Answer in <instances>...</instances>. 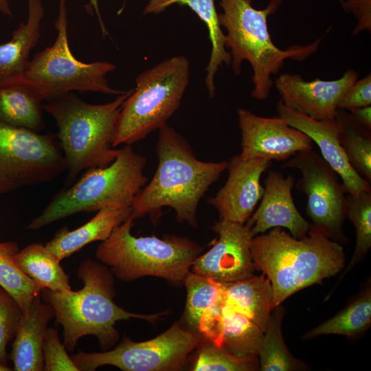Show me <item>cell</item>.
I'll use <instances>...</instances> for the list:
<instances>
[{
    "label": "cell",
    "mask_w": 371,
    "mask_h": 371,
    "mask_svg": "<svg viewBox=\"0 0 371 371\" xmlns=\"http://www.w3.org/2000/svg\"><path fill=\"white\" fill-rule=\"evenodd\" d=\"M370 323L371 290L369 286L334 317L306 332L303 339L328 334L352 337L363 332Z\"/></svg>",
    "instance_id": "obj_28"
},
{
    "label": "cell",
    "mask_w": 371,
    "mask_h": 371,
    "mask_svg": "<svg viewBox=\"0 0 371 371\" xmlns=\"http://www.w3.org/2000/svg\"><path fill=\"white\" fill-rule=\"evenodd\" d=\"M53 317L52 306L39 293L34 297L28 312L23 315L14 337L10 355L13 370H43L44 340L47 324Z\"/></svg>",
    "instance_id": "obj_19"
},
{
    "label": "cell",
    "mask_w": 371,
    "mask_h": 371,
    "mask_svg": "<svg viewBox=\"0 0 371 371\" xmlns=\"http://www.w3.org/2000/svg\"><path fill=\"white\" fill-rule=\"evenodd\" d=\"M264 331L258 355L262 371H293L304 370L305 364L294 357L287 349L282 333L284 308L280 304L272 309Z\"/></svg>",
    "instance_id": "obj_27"
},
{
    "label": "cell",
    "mask_w": 371,
    "mask_h": 371,
    "mask_svg": "<svg viewBox=\"0 0 371 371\" xmlns=\"http://www.w3.org/2000/svg\"><path fill=\"white\" fill-rule=\"evenodd\" d=\"M66 170L55 135L0 122V194L53 181Z\"/></svg>",
    "instance_id": "obj_11"
},
{
    "label": "cell",
    "mask_w": 371,
    "mask_h": 371,
    "mask_svg": "<svg viewBox=\"0 0 371 371\" xmlns=\"http://www.w3.org/2000/svg\"><path fill=\"white\" fill-rule=\"evenodd\" d=\"M57 34L54 44L30 59L23 76L41 90L45 101L78 91L119 95L124 91L112 88L106 78L115 69L106 61L83 63L72 54L68 41L66 0H59L54 24Z\"/></svg>",
    "instance_id": "obj_9"
},
{
    "label": "cell",
    "mask_w": 371,
    "mask_h": 371,
    "mask_svg": "<svg viewBox=\"0 0 371 371\" xmlns=\"http://www.w3.org/2000/svg\"><path fill=\"white\" fill-rule=\"evenodd\" d=\"M308 234L296 238L281 227H274L251 239L255 269L271 284L272 309L293 293L337 275L344 267L341 243L313 230Z\"/></svg>",
    "instance_id": "obj_2"
},
{
    "label": "cell",
    "mask_w": 371,
    "mask_h": 371,
    "mask_svg": "<svg viewBox=\"0 0 371 371\" xmlns=\"http://www.w3.org/2000/svg\"><path fill=\"white\" fill-rule=\"evenodd\" d=\"M371 104V75L357 80L341 97L338 109L351 111Z\"/></svg>",
    "instance_id": "obj_36"
},
{
    "label": "cell",
    "mask_w": 371,
    "mask_h": 371,
    "mask_svg": "<svg viewBox=\"0 0 371 371\" xmlns=\"http://www.w3.org/2000/svg\"><path fill=\"white\" fill-rule=\"evenodd\" d=\"M271 165V161L261 158L245 160L239 155L232 157L227 181L207 200L217 210L220 220L240 224L249 220L264 193L260 177Z\"/></svg>",
    "instance_id": "obj_15"
},
{
    "label": "cell",
    "mask_w": 371,
    "mask_h": 371,
    "mask_svg": "<svg viewBox=\"0 0 371 371\" xmlns=\"http://www.w3.org/2000/svg\"><path fill=\"white\" fill-rule=\"evenodd\" d=\"M339 125V141L352 167L371 180V134L345 110L338 109L335 116Z\"/></svg>",
    "instance_id": "obj_29"
},
{
    "label": "cell",
    "mask_w": 371,
    "mask_h": 371,
    "mask_svg": "<svg viewBox=\"0 0 371 371\" xmlns=\"http://www.w3.org/2000/svg\"><path fill=\"white\" fill-rule=\"evenodd\" d=\"M23 313L15 299L0 286V363L7 366L8 344L14 339Z\"/></svg>",
    "instance_id": "obj_34"
},
{
    "label": "cell",
    "mask_w": 371,
    "mask_h": 371,
    "mask_svg": "<svg viewBox=\"0 0 371 371\" xmlns=\"http://www.w3.org/2000/svg\"><path fill=\"white\" fill-rule=\"evenodd\" d=\"M133 89L124 91L109 102L88 103L74 92L43 103L44 111L55 120L56 137L66 163L67 184L84 170L105 167L120 149L111 142L122 106Z\"/></svg>",
    "instance_id": "obj_5"
},
{
    "label": "cell",
    "mask_w": 371,
    "mask_h": 371,
    "mask_svg": "<svg viewBox=\"0 0 371 371\" xmlns=\"http://www.w3.org/2000/svg\"><path fill=\"white\" fill-rule=\"evenodd\" d=\"M341 8L352 12L357 20L353 35L362 31L371 32V0H339Z\"/></svg>",
    "instance_id": "obj_37"
},
{
    "label": "cell",
    "mask_w": 371,
    "mask_h": 371,
    "mask_svg": "<svg viewBox=\"0 0 371 371\" xmlns=\"http://www.w3.org/2000/svg\"><path fill=\"white\" fill-rule=\"evenodd\" d=\"M352 117L361 126L371 130V106H366L350 111Z\"/></svg>",
    "instance_id": "obj_38"
},
{
    "label": "cell",
    "mask_w": 371,
    "mask_h": 371,
    "mask_svg": "<svg viewBox=\"0 0 371 371\" xmlns=\"http://www.w3.org/2000/svg\"><path fill=\"white\" fill-rule=\"evenodd\" d=\"M278 116L290 126L307 135L320 150V155L342 181L346 194L354 195L371 190L368 181L350 164L339 141V125L336 117L315 120L286 106L280 100Z\"/></svg>",
    "instance_id": "obj_17"
},
{
    "label": "cell",
    "mask_w": 371,
    "mask_h": 371,
    "mask_svg": "<svg viewBox=\"0 0 371 371\" xmlns=\"http://www.w3.org/2000/svg\"><path fill=\"white\" fill-rule=\"evenodd\" d=\"M183 282L187 292L185 320L192 330L199 332V322L203 314L221 301L222 287L220 282L191 270Z\"/></svg>",
    "instance_id": "obj_31"
},
{
    "label": "cell",
    "mask_w": 371,
    "mask_h": 371,
    "mask_svg": "<svg viewBox=\"0 0 371 371\" xmlns=\"http://www.w3.org/2000/svg\"><path fill=\"white\" fill-rule=\"evenodd\" d=\"M131 216L97 247L95 257L123 282L155 276L174 284L183 282L202 248L184 237H135Z\"/></svg>",
    "instance_id": "obj_7"
},
{
    "label": "cell",
    "mask_w": 371,
    "mask_h": 371,
    "mask_svg": "<svg viewBox=\"0 0 371 371\" xmlns=\"http://www.w3.org/2000/svg\"><path fill=\"white\" fill-rule=\"evenodd\" d=\"M223 304L239 312L265 330L272 311L273 291L264 275L255 276L235 282L220 283Z\"/></svg>",
    "instance_id": "obj_25"
},
{
    "label": "cell",
    "mask_w": 371,
    "mask_h": 371,
    "mask_svg": "<svg viewBox=\"0 0 371 371\" xmlns=\"http://www.w3.org/2000/svg\"><path fill=\"white\" fill-rule=\"evenodd\" d=\"M282 0H271L262 10L256 9L252 0H220L223 12L218 14L221 27L225 28V47L229 49L230 66L236 75L247 60L253 74L251 96L265 100L273 85L271 76L277 74L291 58L302 60L318 49L322 37L307 45H293L286 49L278 48L272 41L267 26V18L280 8Z\"/></svg>",
    "instance_id": "obj_4"
},
{
    "label": "cell",
    "mask_w": 371,
    "mask_h": 371,
    "mask_svg": "<svg viewBox=\"0 0 371 371\" xmlns=\"http://www.w3.org/2000/svg\"><path fill=\"white\" fill-rule=\"evenodd\" d=\"M28 14L26 22L21 23L12 33L11 39L0 45V82L23 75L32 50L41 38V27L44 18L41 0H27Z\"/></svg>",
    "instance_id": "obj_23"
},
{
    "label": "cell",
    "mask_w": 371,
    "mask_h": 371,
    "mask_svg": "<svg viewBox=\"0 0 371 371\" xmlns=\"http://www.w3.org/2000/svg\"><path fill=\"white\" fill-rule=\"evenodd\" d=\"M282 167L296 169L301 174L296 189L306 196L310 230L339 243H347L342 229L346 218V192L337 172L313 150L297 153Z\"/></svg>",
    "instance_id": "obj_12"
},
{
    "label": "cell",
    "mask_w": 371,
    "mask_h": 371,
    "mask_svg": "<svg viewBox=\"0 0 371 371\" xmlns=\"http://www.w3.org/2000/svg\"><path fill=\"white\" fill-rule=\"evenodd\" d=\"M294 178L270 170L265 181L264 193L256 211L249 218L253 236L274 227L289 229L292 236L301 238L311 229V223L300 214L292 196Z\"/></svg>",
    "instance_id": "obj_18"
},
{
    "label": "cell",
    "mask_w": 371,
    "mask_h": 371,
    "mask_svg": "<svg viewBox=\"0 0 371 371\" xmlns=\"http://www.w3.org/2000/svg\"><path fill=\"white\" fill-rule=\"evenodd\" d=\"M264 331L246 315L221 303L216 324L208 339L238 359H257Z\"/></svg>",
    "instance_id": "obj_24"
},
{
    "label": "cell",
    "mask_w": 371,
    "mask_h": 371,
    "mask_svg": "<svg viewBox=\"0 0 371 371\" xmlns=\"http://www.w3.org/2000/svg\"><path fill=\"white\" fill-rule=\"evenodd\" d=\"M358 77L352 69L334 80L306 81L299 74L284 73L276 79L275 86L286 106L313 119L324 120L335 117L341 97Z\"/></svg>",
    "instance_id": "obj_16"
},
{
    "label": "cell",
    "mask_w": 371,
    "mask_h": 371,
    "mask_svg": "<svg viewBox=\"0 0 371 371\" xmlns=\"http://www.w3.org/2000/svg\"><path fill=\"white\" fill-rule=\"evenodd\" d=\"M19 251L16 242L0 240V286L15 299L25 314L42 289L15 263L14 258Z\"/></svg>",
    "instance_id": "obj_30"
},
{
    "label": "cell",
    "mask_w": 371,
    "mask_h": 371,
    "mask_svg": "<svg viewBox=\"0 0 371 371\" xmlns=\"http://www.w3.org/2000/svg\"><path fill=\"white\" fill-rule=\"evenodd\" d=\"M10 370H13V369H12L10 367L6 365L0 363V371H10Z\"/></svg>",
    "instance_id": "obj_41"
},
{
    "label": "cell",
    "mask_w": 371,
    "mask_h": 371,
    "mask_svg": "<svg viewBox=\"0 0 371 371\" xmlns=\"http://www.w3.org/2000/svg\"><path fill=\"white\" fill-rule=\"evenodd\" d=\"M346 217L355 227L356 244L354 254L340 280L365 256L371 247V190L346 196Z\"/></svg>",
    "instance_id": "obj_32"
},
{
    "label": "cell",
    "mask_w": 371,
    "mask_h": 371,
    "mask_svg": "<svg viewBox=\"0 0 371 371\" xmlns=\"http://www.w3.org/2000/svg\"><path fill=\"white\" fill-rule=\"evenodd\" d=\"M157 155V170L135 196L131 216L135 220L148 214L154 221L164 207H169L179 223L196 227L199 201L227 169L228 161L199 160L187 141L167 124L159 129Z\"/></svg>",
    "instance_id": "obj_1"
},
{
    "label": "cell",
    "mask_w": 371,
    "mask_h": 371,
    "mask_svg": "<svg viewBox=\"0 0 371 371\" xmlns=\"http://www.w3.org/2000/svg\"><path fill=\"white\" fill-rule=\"evenodd\" d=\"M205 339L199 332L186 330L175 322L150 340L137 342L124 336L110 350L100 352L80 350L70 357L80 371H93L105 365L124 371L179 370L188 355Z\"/></svg>",
    "instance_id": "obj_10"
},
{
    "label": "cell",
    "mask_w": 371,
    "mask_h": 371,
    "mask_svg": "<svg viewBox=\"0 0 371 371\" xmlns=\"http://www.w3.org/2000/svg\"><path fill=\"white\" fill-rule=\"evenodd\" d=\"M189 80L190 63L184 56L166 58L139 74L122 106L111 146L131 145L166 124Z\"/></svg>",
    "instance_id": "obj_8"
},
{
    "label": "cell",
    "mask_w": 371,
    "mask_h": 371,
    "mask_svg": "<svg viewBox=\"0 0 371 371\" xmlns=\"http://www.w3.org/2000/svg\"><path fill=\"white\" fill-rule=\"evenodd\" d=\"M89 10H90L91 13L93 12V10L96 13V15L98 16V22H99L100 27V29H101L103 36H107L108 35V32H107V30L106 29V27H105L104 23L103 22L102 16L100 14V10H99V6H98V0H89Z\"/></svg>",
    "instance_id": "obj_39"
},
{
    "label": "cell",
    "mask_w": 371,
    "mask_h": 371,
    "mask_svg": "<svg viewBox=\"0 0 371 371\" xmlns=\"http://www.w3.org/2000/svg\"><path fill=\"white\" fill-rule=\"evenodd\" d=\"M146 165L144 156L125 145L109 165L86 170L74 184L57 192L26 228L38 229L67 216L106 207H131L146 184Z\"/></svg>",
    "instance_id": "obj_6"
},
{
    "label": "cell",
    "mask_w": 371,
    "mask_h": 371,
    "mask_svg": "<svg viewBox=\"0 0 371 371\" xmlns=\"http://www.w3.org/2000/svg\"><path fill=\"white\" fill-rule=\"evenodd\" d=\"M67 352L60 339L58 330L47 328L43 344V370L79 371Z\"/></svg>",
    "instance_id": "obj_35"
},
{
    "label": "cell",
    "mask_w": 371,
    "mask_h": 371,
    "mask_svg": "<svg viewBox=\"0 0 371 371\" xmlns=\"http://www.w3.org/2000/svg\"><path fill=\"white\" fill-rule=\"evenodd\" d=\"M252 224L219 220L212 226L217 234L212 247L199 255L191 267L192 272L220 283L235 282L254 275L251 251Z\"/></svg>",
    "instance_id": "obj_13"
},
{
    "label": "cell",
    "mask_w": 371,
    "mask_h": 371,
    "mask_svg": "<svg viewBox=\"0 0 371 371\" xmlns=\"http://www.w3.org/2000/svg\"><path fill=\"white\" fill-rule=\"evenodd\" d=\"M194 371H249L258 368V359H238L212 341L205 339L198 347Z\"/></svg>",
    "instance_id": "obj_33"
},
{
    "label": "cell",
    "mask_w": 371,
    "mask_h": 371,
    "mask_svg": "<svg viewBox=\"0 0 371 371\" xmlns=\"http://www.w3.org/2000/svg\"><path fill=\"white\" fill-rule=\"evenodd\" d=\"M14 262L42 290H71L69 276L60 266V260L40 243L27 245L15 254Z\"/></svg>",
    "instance_id": "obj_26"
},
{
    "label": "cell",
    "mask_w": 371,
    "mask_h": 371,
    "mask_svg": "<svg viewBox=\"0 0 371 371\" xmlns=\"http://www.w3.org/2000/svg\"><path fill=\"white\" fill-rule=\"evenodd\" d=\"M131 207H106L79 227L70 230L67 226L59 229L45 246L59 260L70 256L87 245L104 241L113 230L131 216Z\"/></svg>",
    "instance_id": "obj_21"
},
{
    "label": "cell",
    "mask_w": 371,
    "mask_h": 371,
    "mask_svg": "<svg viewBox=\"0 0 371 371\" xmlns=\"http://www.w3.org/2000/svg\"><path fill=\"white\" fill-rule=\"evenodd\" d=\"M0 12L7 16H12L8 0H0Z\"/></svg>",
    "instance_id": "obj_40"
},
{
    "label": "cell",
    "mask_w": 371,
    "mask_h": 371,
    "mask_svg": "<svg viewBox=\"0 0 371 371\" xmlns=\"http://www.w3.org/2000/svg\"><path fill=\"white\" fill-rule=\"evenodd\" d=\"M173 4L186 5L193 10L205 24L212 44V50L206 67L205 78L208 95L213 98L216 94L214 78L223 63L230 66L232 57L225 47V34L219 22L214 0H149L144 14H159Z\"/></svg>",
    "instance_id": "obj_22"
},
{
    "label": "cell",
    "mask_w": 371,
    "mask_h": 371,
    "mask_svg": "<svg viewBox=\"0 0 371 371\" xmlns=\"http://www.w3.org/2000/svg\"><path fill=\"white\" fill-rule=\"evenodd\" d=\"M39 88L20 75L0 82V122L39 132L45 126Z\"/></svg>",
    "instance_id": "obj_20"
},
{
    "label": "cell",
    "mask_w": 371,
    "mask_h": 371,
    "mask_svg": "<svg viewBox=\"0 0 371 371\" xmlns=\"http://www.w3.org/2000/svg\"><path fill=\"white\" fill-rule=\"evenodd\" d=\"M77 277L83 283L78 291H41L43 300L54 309L56 322L63 327L68 352L74 351L78 340L87 335L95 336L102 351L110 350L119 339L117 322L131 318L154 322L165 314L134 313L117 305L114 276L104 265L85 259L78 268Z\"/></svg>",
    "instance_id": "obj_3"
},
{
    "label": "cell",
    "mask_w": 371,
    "mask_h": 371,
    "mask_svg": "<svg viewBox=\"0 0 371 371\" xmlns=\"http://www.w3.org/2000/svg\"><path fill=\"white\" fill-rule=\"evenodd\" d=\"M237 113L243 159L285 161L299 152L313 150V142L307 135L278 116L261 117L242 108Z\"/></svg>",
    "instance_id": "obj_14"
}]
</instances>
